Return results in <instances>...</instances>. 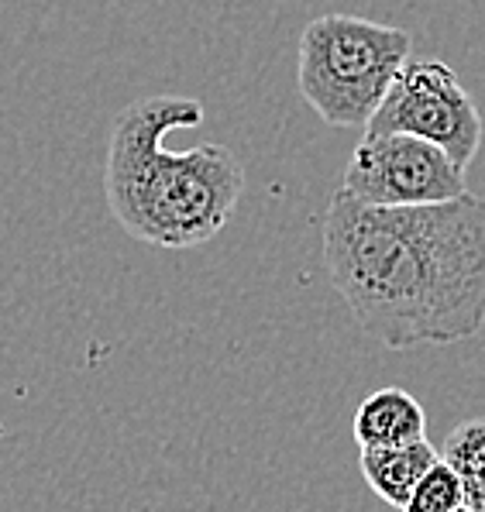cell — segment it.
Instances as JSON below:
<instances>
[{
    "label": "cell",
    "instance_id": "obj_1",
    "mask_svg": "<svg viewBox=\"0 0 485 512\" xmlns=\"http://www.w3.org/2000/svg\"><path fill=\"white\" fill-rule=\"evenodd\" d=\"M320 258L351 317L393 351L458 344L485 327V200L369 207L344 189L320 220Z\"/></svg>",
    "mask_w": 485,
    "mask_h": 512
},
{
    "label": "cell",
    "instance_id": "obj_7",
    "mask_svg": "<svg viewBox=\"0 0 485 512\" xmlns=\"http://www.w3.org/2000/svg\"><path fill=\"white\" fill-rule=\"evenodd\" d=\"M437 461H441V454H437V447L430 440H420V444L410 447H372V451H362V475L365 485L382 502H389L393 509L403 512L413 488L420 485V478Z\"/></svg>",
    "mask_w": 485,
    "mask_h": 512
},
{
    "label": "cell",
    "instance_id": "obj_2",
    "mask_svg": "<svg viewBox=\"0 0 485 512\" xmlns=\"http://www.w3.org/2000/svg\"><path fill=\"white\" fill-rule=\"evenodd\" d=\"M203 104L155 93L128 104L111 124L104 196L117 224L155 248H197L217 238L245 193V169L224 145L169 152L166 135L197 128Z\"/></svg>",
    "mask_w": 485,
    "mask_h": 512
},
{
    "label": "cell",
    "instance_id": "obj_5",
    "mask_svg": "<svg viewBox=\"0 0 485 512\" xmlns=\"http://www.w3.org/2000/svg\"><path fill=\"white\" fill-rule=\"evenodd\" d=\"M344 193L369 207H430L468 193L465 169L413 135H365L344 165Z\"/></svg>",
    "mask_w": 485,
    "mask_h": 512
},
{
    "label": "cell",
    "instance_id": "obj_6",
    "mask_svg": "<svg viewBox=\"0 0 485 512\" xmlns=\"http://www.w3.org/2000/svg\"><path fill=\"white\" fill-rule=\"evenodd\" d=\"M358 447H410L427 440V413L406 389H379L358 406L355 423H351Z\"/></svg>",
    "mask_w": 485,
    "mask_h": 512
},
{
    "label": "cell",
    "instance_id": "obj_4",
    "mask_svg": "<svg viewBox=\"0 0 485 512\" xmlns=\"http://www.w3.org/2000/svg\"><path fill=\"white\" fill-rule=\"evenodd\" d=\"M365 135H413L448 152L461 169L475 159L485 135L475 100L458 83L455 69L437 59L406 62L375 110Z\"/></svg>",
    "mask_w": 485,
    "mask_h": 512
},
{
    "label": "cell",
    "instance_id": "obj_8",
    "mask_svg": "<svg viewBox=\"0 0 485 512\" xmlns=\"http://www.w3.org/2000/svg\"><path fill=\"white\" fill-rule=\"evenodd\" d=\"M441 458L455 468L465 492V506L485 512V420H465L448 433Z\"/></svg>",
    "mask_w": 485,
    "mask_h": 512
},
{
    "label": "cell",
    "instance_id": "obj_10",
    "mask_svg": "<svg viewBox=\"0 0 485 512\" xmlns=\"http://www.w3.org/2000/svg\"><path fill=\"white\" fill-rule=\"evenodd\" d=\"M455 512H472V509H468V506H461V509H455Z\"/></svg>",
    "mask_w": 485,
    "mask_h": 512
},
{
    "label": "cell",
    "instance_id": "obj_3",
    "mask_svg": "<svg viewBox=\"0 0 485 512\" xmlns=\"http://www.w3.org/2000/svg\"><path fill=\"white\" fill-rule=\"evenodd\" d=\"M413 38L396 25L324 14L300 35L296 86L331 128H369L389 86L410 62Z\"/></svg>",
    "mask_w": 485,
    "mask_h": 512
},
{
    "label": "cell",
    "instance_id": "obj_9",
    "mask_svg": "<svg viewBox=\"0 0 485 512\" xmlns=\"http://www.w3.org/2000/svg\"><path fill=\"white\" fill-rule=\"evenodd\" d=\"M461 506H465L461 478L455 475V468L441 458L424 478H420V485L413 488V495L403 506V512H455Z\"/></svg>",
    "mask_w": 485,
    "mask_h": 512
}]
</instances>
